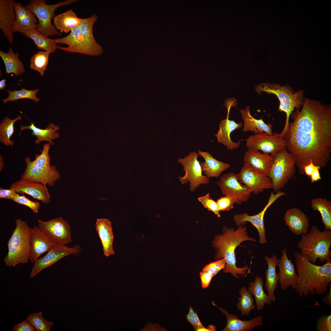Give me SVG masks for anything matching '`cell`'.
I'll return each mask as SVG.
<instances>
[{"label":"cell","mask_w":331,"mask_h":331,"mask_svg":"<svg viewBox=\"0 0 331 331\" xmlns=\"http://www.w3.org/2000/svg\"><path fill=\"white\" fill-rule=\"evenodd\" d=\"M295 109L283 138L299 173L304 175V166L310 162L321 168L330 161L331 107L305 98L302 106Z\"/></svg>","instance_id":"obj_1"},{"label":"cell","mask_w":331,"mask_h":331,"mask_svg":"<svg viewBox=\"0 0 331 331\" xmlns=\"http://www.w3.org/2000/svg\"><path fill=\"white\" fill-rule=\"evenodd\" d=\"M294 256L298 273L295 290L299 297L321 295L327 292L331 282V260L319 266L310 262L299 252H295Z\"/></svg>","instance_id":"obj_2"},{"label":"cell","mask_w":331,"mask_h":331,"mask_svg":"<svg viewBox=\"0 0 331 331\" xmlns=\"http://www.w3.org/2000/svg\"><path fill=\"white\" fill-rule=\"evenodd\" d=\"M239 225L236 230L233 227L224 226L222 233L214 237L212 246L216 250L215 259L219 260L224 258L226 265L223 269L225 273H230L234 277L240 278L238 274L244 275L248 269L247 265L239 268L236 265V260L235 251L240 244L246 241L255 242L256 240L248 235L246 226Z\"/></svg>","instance_id":"obj_3"},{"label":"cell","mask_w":331,"mask_h":331,"mask_svg":"<svg viewBox=\"0 0 331 331\" xmlns=\"http://www.w3.org/2000/svg\"><path fill=\"white\" fill-rule=\"evenodd\" d=\"M301 236L297 247L302 256L313 264L318 259L321 262L331 260V230L321 231L313 225L307 233Z\"/></svg>","instance_id":"obj_4"},{"label":"cell","mask_w":331,"mask_h":331,"mask_svg":"<svg viewBox=\"0 0 331 331\" xmlns=\"http://www.w3.org/2000/svg\"><path fill=\"white\" fill-rule=\"evenodd\" d=\"M16 227L7 242L8 252L4 259L6 265L15 267L27 263L30 258V228L21 218L15 221Z\"/></svg>","instance_id":"obj_5"},{"label":"cell","mask_w":331,"mask_h":331,"mask_svg":"<svg viewBox=\"0 0 331 331\" xmlns=\"http://www.w3.org/2000/svg\"><path fill=\"white\" fill-rule=\"evenodd\" d=\"M50 146L49 143L44 145L41 153L36 155L33 161L29 157L25 158L26 168L21 179H29L52 186L60 178V174L56 167L51 165Z\"/></svg>","instance_id":"obj_6"},{"label":"cell","mask_w":331,"mask_h":331,"mask_svg":"<svg viewBox=\"0 0 331 331\" xmlns=\"http://www.w3.org/2000/svg\"><path fill=\"white\" fill-rule=\"evenodd\" d=\"M255 90L260 95L261 92L276 95L280 102L279 110L284 112L286 115L285 124L282 132L280 134L283 137L289 123L290 116L295 109L300 108L302 105L305 98L304 91L300 89L294 91L287 85L281 86L275 83H262L256 86Z\"/></svg>","instance_id":"obj_7"},{"label":"cell","mask_w":331,"mask_h":331,"mask_svg":"<svg viewBox=\"0 0 331 331\" xmlns=\"http://www.w3.org/2000/svg\"><path fill=\"white\" fill-rule=\"evenodd\" d=\"M272 162L267 176L271 180L276 193L280 190L294 176L296 161L286 147L271 154Z\"/></svg>","instance_id":"obj_8"},{"label":"cell","mask_w":331,"mask_h":331,"mask_svg":"<svg viewBox=\"0 0 331 331\" xmlns=\"http://www.w3.org/2000/svg\"><path fill=\"white\" fill-rule=\"evenodd\" d=\"M77 1L67 0L48 5L46 4L45 0H30L25 6L33 12L37 18L38 23L36 29L48 38L50 36L61 35V33L58 32L51 22L52 19L55 16V10L60 7L73 4Z\"/></svg>","instance_id":"obj_9"},{"label":"cell","mask_w":331,"mask_h":331,"mask_svg":"<svg viewBox=\"0 0 331 331\" xmlns=\"http://www.w3.org/2000/svg\"><path fill=\"white\" fill-rule=\"evenodd\" d=\"M38 227L53 244L66 245L71 242V228L68 223L62 217L44 221L38 220Z\"/></svg>","instance_id":"obj_10"},{"label":"cell","mask_w":331,"mask_h":331,"mask_svg":"<svg viewBox=\"0 0 331 331\" xmlns=\"http://www.w3.org/2000/svg\"><path fill=\"white\" fill-rule=\"evenodd\" d=\"M198 154L195 152H191L183 158H179L178 162L182 165L185 172V175L179 177V179L182 185L190 183V189L194 192L201 184L206 185L210 181L209 178L202 175L201 166L197 158Z\"/></svg>","instance_id":"obj_11"},{"label":"cell","mask_w":331,"mask_h":331,"mask_svg":"<svg viewBox=\"0 0 331 331\" xmlns=\"http://www.w3.org/2000/svg\"><path fill=\"white\" fill-rule=\"evenodd\" d=\"M246 146L249 150H261L271 154L286 147V143L280 134L269 135L265 132L251 135L246 139Z\"/></svg>","instance_id":"obj_12"},{"label":"cell","mask_w":331,"mask_h":331,"mask_svg":"<svg viewBox=\"0 0 331 331\" xmlns=\"http://www.w3.org/2000/svg\"><path fill=\"white\" fill-rule=\"evenodd\" d=\"M286 195L285 192L281 190L278 191L275 194L274 192H271L267 203L260 212L253 215H250L247 213L235 214L233 216L234 222L237 226H243L246 224V222L250 223L258 231L260 244H266L267 241L264 222L265 214L269 207L278 198Z\"/></svg>","instance_id":"obj_13"},{"label":"cell","mask_w":331,"mask_h":331,"mask_svg":"<svg viewBox=\"0 0 331 331\" xmlns=\"http://www.w3.org/2000/svg\"><path fill=\"white\" fill-rule=\"evenodd\" d=\"M81 248L79 245L69 247L66 245H54L42 257L39 258L34 263L30 275L32 278L44 269L48 267L67 256L79 254Z\"/></svg>","instance_id":"obj_14"},{"label":"cell","mask_w":331,"mask_h":331,"mask_svg":"<svg viewBox=\"0 0 331 331\" xmlns=\"http://www.w3.org/2000/svg\"><path fill=\"white\" fill-rule=\"evenodd\" d=\"M217 184L223 195L231 197L235 204H238L248 201L252 193L247 187L240 182L237 174L233 172L224 174Z\"/></svg>","instance_id":"obj_15"},{"label":"cell","mask_w":331,"mask_h":331,"mask_svg":"<svg viewBox=\"0 0 331 331\" xmlns=\"http://www.w3.org/2000/svg\"><path fill=\"white\" fill-rule=\"evenodd\" d=\"M237 175L240 182L255 194L262 192L265 189H272L271 180L268 177L258 172L246 164L244 163Z\"/></svg>","instance_id":"obj_16"},{"label":"cell","mask_w":331,"mask_h":331,"mask_svg":"<svg viewBox=\"0 0 331 331\" xmlns=\"http://www.w3.org/2000/svg\"><path fill=\"white\" fill-rule=\"evenodd\" d=\"M97 20V15L93 14L89 17L82 18L79 25L80 38L85 55L98 56L103 53V48L97 42L93 32V27Z\"/></svg>","instance_id":"obj_17"},{"label":"cell","mask_w":331,"mask_h":331,"mask_svg":"<svg viewBox=\"0 0 331 331\" xmlns=\"http://www.w3.org/2000/svg\"><path fill=\"white\" fill-rule=\"evenodd\" d=\"M10 188L17 193H25L34 199L48 204L51 201V196L46 185L29 179H21L12 184Z\"/></svg>","instance_id":"obj_18"},{"label":"cell","mask_w":331,"mask_h":331,"mask_svg":"<svg viewBox=\"0 0 331 331\" xmlns=\"http://www.w3.org/2000/svg\"><path fill=\"white\" fill-rule=\"evenodd\" d=\"M279 269L278 282L282 290L285 291L290 287L295 290L298 283V276L294 264L287 255L286 248L282 250L281 255L277 264Z\"/></svg>","instance_id":"obj_19"},{"label":"cell","mask_w":331,"mask_h":331,"mask_svg":"<svg viewBox=\"0 0 331 331\" xmlns=\"http://www.w3.org/2000/svg\"><path fill=\"white\" fill-rule=\"evenodd\" d=\"M55 245L38 226L30 228L29 260L34 263L43 253Z\"/></svg>","instance_id":"obj_20"},{"label":"cell","mask_w":331,"mask_h":331,"mask_svg":"<svg viewBox=\"0 0 331 331\" xmlns=\"http://www.w3.org/2000/svg\"><path fill=\"white\" fill-rule=\"evenodd\" d=\"M232 107L227 106V110L226 118L222 120L219 124V130L215 136L217 139L218 143H221L226 146L228 150H233L238 148L242 139L237 142H233L230 138V134L236 129H239L243 126L242 123H237L233 120H230L229 116Z\"/></svg>","instance_id":"obj_21"},{"label":"cell","mask_w":331,"mask_h":331,"mask_svg":"<svg viewBox=\"0 0 331 331\" xmlns=\"http://www.w3.org/2000/svg\"><path fill=\"white\" fill-rule=\"evenodd\" d=\"M283 219L285 225L295 235L299 236L308 232L309 219L299 209L292 207L288 209L285 211Z\"/></svg>","instance_id":"obj_22"},{"label":"cell","mask_w":331,"mask_h":331,"mask_svg":"<svg viewBox=\"0 0 331 331\" xmlns=\"http://www.w3.org/2000/svg\"><path fill=\"white\" fill-rule=\"evenodd\" d=\"M15 14L13 0H0V29L10 44L13 43V27Z\"/></svg>","instance_id":"obj_23"},{"label":"cell","mask_w":331,"mask_h":331,"mask_svg":"<svg viewBox=\"0 0 331 331\" xmlns=\"http://www.w3.org/2000/svg\"><path fill=\"white\" fill-rule=\"evenodd\" d=\"M211 302L213 306L219 309L226 317V324L223 331H252L255 327L261 326L263 324V318L261 315L249 320H242L239 319L236 315L230 314L227 310L218 307L214 302Z\"/></svg>","instance_id":"obj_24"},{"label":"cell","mask_w":331,"mask_h":331,"mask_svg":"<svg viewBox=\"0 0 331 331\" xmlns=\"http://www.w3.org/2000/svg\"><path fill=\"white\" fill-rule=\"evenodd\" d=\"M13 6L15 14L13 27V32L21 34L24 31L36 28L38 21L33 12L19 2L13 1Z\"/></svg>","instance_id":"obj_25"},{"label":"cell","mask_w":331,"mask_h":331,"mask_svg":"<svg viewBox=\"0 0 331 331\" xmlns=\"http://www.w3.org/2000/svg\"><path fill=\"white\" fill-rule=\"evenodd\" d=\"M95 227L101 242L105 256L108 257L115 254L113 248L114 235L111 221L106 218L97 219Z\"/></svg>","instance_id":"obj_26"},{"label":"cell","mask_w":331,"mask_h":331,"mask_svg":"<svg viewBox=\"0 0 331 331\" xmlns=\"http://www.w3.org/2000/svg\"><path fill=\"white\" fill-rule=\"evenodd\" d=\"M243 161L245 163L267 176L272 164V159L269 154L258 151L248 150L245 153Z\"/></svg>","instance_id":"obj_27"},{"label":"cell","mask_w":331,"mask_h":331,"mask_svg":"<svg viewBox=\"0 0 331 331\" xmlns=\"http://www.w3.org/2000/svg\"><path fill=\"white\" fill-rule=\"evenodd\" d=\"M250 108L247 106L245 109L239 110L243 120V131H250L255 134L265 132L269 135H272V125L265 124L262 119L255 118L250 114Z\"/></svg>","instance_id":"obj_28"},{"label":"cell","mask_w":331,"mask_h":331,"mask_svg":"<svg viewBox=\"0 0 331 331\" xmlns=\"http://www.w3.org/2000/svg\"><path fill=\"white\" fill-rule=\"evenodd\" d=\"M265 259L267 268L265 273L266 281L264 286L267 291V295L272 301L274 302L276 300L274 291L277 287L279 279V275L276 271L279 259L276 255H273L270 257L265 256Z\"/></svg>","instance_id":"obj_29"},{"label":"cell","mask_w":331,"mask_h":331,"mask_svg":"<svg viewBox=\"0 0 331 331\" xmlns=\"http://www.w3.org/2000/svg\"><path fill=\"white\" fill-rule=\"evenodd\" d=\"M29 121L31 124L28 126L21 125L20 130L22 131L26 129L31 130L32 135L37 138L35 141L36 144H39L42 141H46L51 145H53L54 144L53 141L59 137V134L57 131L59 129L58 125L50 123L46 128L42 129L35 126L33 122Z\"/></svg>","instance_id":"obj_30"},{"label":"cell","mask_w":331,"mask_h":331,"mask_svg":"<svg viewBox=\"0 0 331 331\" xmlns=\"http://www.w3.org/2000/svg\"><path fill=\"white\" fill-rule=\"evenodd\" d=\"M198 154L204 159V162L201 163L200 165L202 171L208 178L219 177L223 172L230 167L229 164L214 158L208 152H202L199 150Z\"/></svg>","instance_id":"obj_31"},{"label":"cell","mask_w":331,"mask_h":331,"mask_svg":"<svg viewBox=\"0 0 331 331\" xmlns=\"http://www.w3.org/2000/svg\"><path fill=\"white\" fill-rule=\"evenodd\" d=\"M82 18L78 17L71 9L55 16L53 18V25L61 33H67L80 25Z\"/></svg>","instance_id":"obj_32"},{"label":"cell","mask_w":331,"mask_h":331,"mask_svg":"<svg viewBox=\"0 0 331 331\" xmlns=\"http://www.w3.org/2000/svg\"><path fill=\"white\" fill-rule=\"evenodd\" d=\"M54 39L56 44H64L67 45V47L59 46L58 49L70 53L85 54L80 38L79 26L72 30L67 36Z\"/></svg>","instance_id":"obj_33"},{"label":"cell","mask_w":331,"mask_h":331,"mask_svg":"<svg viewBox=\"0 0 331 331\" xmlns=\"http://www.w3.org/2000/svg\"><path fill=\"white\" fill-rule=\"evenodd\" d=\"M21 34L33 41L37 48L52 53L58 49L54 39L49 38L44 36L36 28H32L24 31Z\"/></svg>","instance_id":"obj_34"},{"label":"cell","mask_w":331,"mask_h":331,"mask_svg":"<svg viewBox=\"0 0 331 331\" xmlns=\"http://www.w3.org/2000/svg\"><path fill=\"white\" fill-rule=\"evenodd\" d=\"M0 56L5 64L6 74H13L17 76L25 72L24 65L19 58V53H15L11 48L6 53L0 50Z\"/></svg>","instance_id":"obj_35"},{"label":"cell","mask_w":331,"mask_h":331,"mask_svg":"<svg viewBox=\"0 0 331 331\" xmlns=\"http://www.w3.org/2000/svg\"><path fill=\"white\" fill-rule=\"evenodd\" d=\"M263 279L259 276H257L254 281L250 282L248 290L253 295L256 302V306L258 310H262L265 304L270 305L272 300L264 292L263 288Z\"/></svg>","instance_id":"obj_36"},{"label":"cell","mask_w":331,"mask_h":331,"mask_svg":"<svg viewBox=\"0 0 331 331\" xmlns=\"http://www.w3.org/2000/svg\"><path fill=\"white\" fill-rule=\"evenodd\" d=\"M311 206L320 214L325 230H331V201L325 198H314L312 200Z\"/></svg>","instance_id":"obj_37"},{"label":"cell","mask_w":331,"mask_h":331,"mask_svg":"<svg viewBox=\"0 0 331 331\" xmlns=\"http://www.w3.org/2000/svg\"><path fill=\"white\" fill-rule=\"evenodd\" d=\"M21 120V115H19L13 120L8 116L5 117L2 120L0 124V141L1 143L7 146H13L14 142L10 140V138L14 133V124L16 122Z\"/></svg>","instance_id":"obj_38"},{"label":"cell","mask_w":331,"mask_h":331,"mask_svg":"<svg viewBox=\"0 0 331 331\" xmlns=\"http://www.w3.org/2000/svg\"><path fill=\"white\" fill-rule=\"evenodd\" d=\"M239 294L240 297L238 298V302L236 304L237 309L240 311L242 315H248L256 307L253 299L248 289L245 287L241 288Z\"/></svg>","instance_id":"obj_39"},{"label":"cell","mask_w":331,"mask_h":331,"mask_svg":"<svg viewBox=\"0 0 331 331\" xmlns=\"http://www.w3.org/2000/svg\"><path fill=\"white\" fill-rule=\"evenodd\" d=\"M50 54L49 52L41 50L33 55L30 59V69L38 71L41 76L44 75Z\"/></svg>","instance_id":"obj_40"},{"label":"cell","mask_w":331,"mask_h":331,"mask_svg":"<svg viewBox=\"0 0 331 331\" xmlns=\"http://www.w3.org/2000/svg\"><path fill=\"white\" fill-rule=\"evenodd\" d=\"M39 91L38 89L34 90H28L23 88L19 90L11 91L8 90V97L2 101L4 103H6L8 101L14 102L20 99H29L33 100L35 103H37L39 101L40 99L36 96V94Z\"/></svg>","instance_id":"obj_41"},{"label":"cell","mask_w":331,"mask_h":331,"mask_svg":"<svg viewBox=\"0 0 331 331\" xmlns=\"http://www.w3.org/2000/svg\"><path fill=\"white\" fill-rule=\"evenodd\" d=\"M37 331H50L53 323L46 320L43 317L42 312L30 314L26 319Z\"/></svg>","instance_id":"obj_42"},{"label":"cell","mask_w":331,"mask_h":331,"mask_svg":"<svg viewBox=\"0 0 331 331\" xmlns=\"http://www.w3.org/2000/svg\"><path fill=\"white\" fill-rule=\"evenodd\" d=\"M12 200L17 204L27 207L35 214H37L39 212L40 206V203L38 202L33 201L29 200L24 194L21 195L19 193H17Z\"/></svg>","instance_id":"obj_43"},{"label":"cell","mask_w":331,"mask_h":331,"mask_svg":"<svg viewBox=\"0 0 331 331\" xmlns=\"http://www.w3.org/2000/svg\"><path fill=\"white\" fill-rule=\"evenodd\" d=\"M209 195V193H208L204 196L198 197V200L208 210L213 212L218 217H220L221 215L216 201L211 198Z\"/></svg>","instance_id":"obj_44"},{"label":"cell","mask_w":331,"mask_h":331,"mask_svg":"<svg viewBox=\"0 0 331 331\" xmlns=\"http://www.w3.org/2000/svg\"><path fill=\"white\" fill-rule=\"evenodd\" d=\"M225 265V260L223 258L207 264L202 270L209 272L214 276L220 271L223 270Z\"/></svg>","instance_id":"obj_45"},{"label":"cell","mask_w":331,"mask_h":331,"mask_svg":"<svg viewBox=\"0 0 331 331\" xmlns=\"http://www.w3.org/2000/svg\"><path fill=\"white\" fill-rule=\"evenodd\" d=\"M216 202L219 211H229L234 208L235 204L233 199L227 196H225L218 199Z\"/></svg>","instance_id":"obj_46"},{"label":"cell","mask_w":331,"mask_h":331,"mask_svg":"<svg viewBox=\"0 0 331 331\" xmlns=\"http://www.w3.org/2000/svg\"><path fill=\"white\" fill-rule=\"evenodd\" d=\"M186 319L194 328V330L197 331L200 329L204 326L200 321L196 312H195L193 308L190 306L188 314H186Z\"/></svg>","instance_id":"obj_47"},{"label":"cell","mask_w":331,"mask_h":331,"mask_svg":"<svg viewBox=\"0 0 331 331\" xmlns=\"http://www.w3.org/2000/svg\"><path fill=\"white\" fill-rule=\"evenodd\" d=\"M316 329L318 331H331V315L319 318L317 321Z\"/></svg>","instance_id":"obj_48"},{"label":"cell","mask_w":331,"mask_h":331,"mask_svg":"<svg viewBox=\"0 0 331 331\" xmlns=\"http://www.w3.org/2000/svg\"><path fill=\"white\" fill-rule=\"evenodd\" d=\"M34 327L27 320L14 325L12 331H35Z\"/></svg>","instance_id":"obj_49"},{"label":"cell","mask_w":331,"mask_h":331,"mask_svg":"<svg viewBox=\"0 0 331 331\" xmlns=\"http://www.w3.org/2000/svg\"><path fill=\"white\" fill-rule=\"evenodd\" d=\"M200 276L202 287L204 289L207 287L209 286L213 276L209 272L203 270L200 272Z\"/></svg>","instance_id":"obj_50"},{"label":"cell","mask_w":331,"mask_h":331,"mask_svg":"<svg viewBox=\"0 0 331 331\" xmlns=\"http://www.w3.org/2000/svg\"><path fill=\"white\" fill-rule=\"evenodd\" d=\"M17 193V192L14 189L11 188L7 189L0 188V198L12 200Z\"/></svg>","instance_id":"obj_51"},{"label":"cell","mask_w":331,"mask_h":331,"mask_svg":"<svg viewBox=\"0 0 331 331\" xmlns=\"http://www.w3.org/2000/svg\"><path fill=\"white\" fill-rule=\"evenodd\" d=\"M321 168L319 166L315 165L314 171L310 177L312 183L317 182L321 179L319 170Z\"/></svg>","instance_id":"obj_52"},{"label":"cell","mask_w":331,"mask_h":331,"mask_svg":"<svg viewBox=\"0 0 331 331\" xmlns=\"http://www.w3.org/2000/svg\"><path fill=\"white\" fill-rule=\"evenodd\" d=\"M315 165L312 162L305 165L303 168L304 174L310 177L314 169Z\"/></svg>","instance_id":"obj_53"},{"label":"cell","mask_w":331,"mask_h":331,"mask_svg":"<svg viewBox=\"0 0 331 331\" xmlns=\"http://www.w3.org/2000/svg\"><path fill=\"white\" fill-rule=\"evenodd\" d=\"M330 288L328 292H326L325 296L322 298V301L326 305L331 306V284L329 285Z\"/></svg>","instance_id":"obj_54"},{"label":"cell","mask_w":331,"mask_h":331,"mask_svg":"<svg viewBox=\"0 0 331 331\" xmlns=\"http://www.w3.org/2000/svg\"><path fill=\"white\" fill-rule=\"evenodd\" d=\"M216 327L214 325H209L207 327L204 326L199 329L197 331H214L216 330Z\"/></svg>","instance_id":"obj_55"},{"label":"cell","mask_w":331,"mask_h":331,"mask_svg":"<svg viewBox=\"0 0 331 331\" xmlns=\"http://www.w3.org/2000/svg\"><path fill=\"white\" fill-rule=\"evenodd\" d=\"M6 79H4L1 80L0 81V90H3L5 89L6 85L5 83V82L6 81Z\"/></svg>","instance_id":"obj_56"},{"label":"cell","mask_w":331,"mask_h":331,"mask_svg":"<svg viewBox=\"0 0 331 331\" xmlns=\"http://www.w3.org/2000/svg\"><path fill=\"white\" fill-rule=\"evenodd\" d=\"M4 166V164L3 162V159L2 157L0 155V171L2 170L3 167Z\"/></svg>","instance_id":"obj_57"}]
</instances>
